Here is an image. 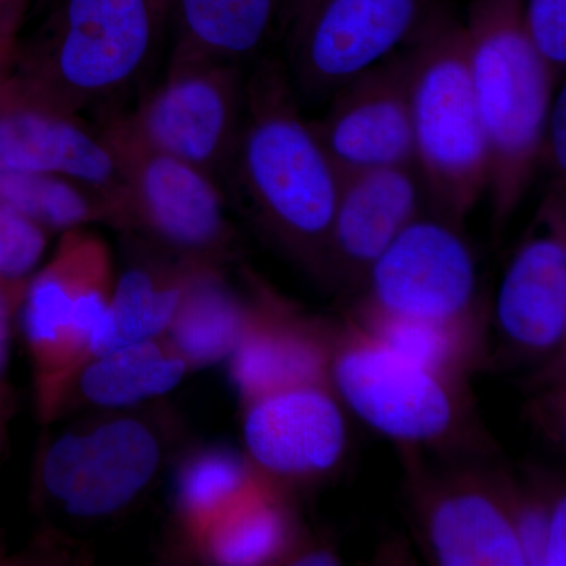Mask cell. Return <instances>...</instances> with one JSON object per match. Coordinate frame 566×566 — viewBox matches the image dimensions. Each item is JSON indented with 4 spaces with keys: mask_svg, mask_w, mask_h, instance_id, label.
<instances>
[{
    "mask_svg": "<svg viewBox=\"0 0 566 566\" xmlns=\"http://www.w3.org/2000/svg\"><path fill=\"white\" fill-rule=\"evenodd\" d=\"M296 96L282 62L256 65L245 80L243 123L226 170L264 232L323 274L342 175Z\"/></svg>",
    "mask_w": 566,
    "mask_h": 566,
    "instance_id": "obj_1",
    "label": "cell"
},
{
    "mask_svg": "<svg viewBox=\"0 0 566 566\" xmlns=\"http://www.w3.org/2000/svg\"><path fill=\"white\" fill-rule=\"evenodd\" d=\"M465 55L490 155L495 232L526 196L560 80L528 39L524 0H472L463 22Z\"/></svg>",
    "mask_w": 566,
    "mask_h": 566,
    "instance_id": "obj_2",
    "label": "cell"
},
{
    "mask_svg": "<svg viewBox=\"0 0 566 566\" xmlns=\"http://www.w3.org/2000/svg\"><path fill=\"white\" fill-rule=\"evenodd\" d=\"M416 170L436 214L458 223L490 186V155L476 109L463 21L452 11L409 48Z\"/></svg>",
    "mask_w": 566,
    "mask_h": 566,
    "instance_id": "obj_3",
    "label": "cell"
},
{
    "mask_svg": "<svg viewBox=\"0 0 566 566\" xmlns=\"http://www.w3.org/2000/svg\"><path fill=\"white\" fill-rule=\"evenodd\" d=\"M449 11L447 0H292L283 65L305 98L333 96Z\"/></svg>",
    "mask_w": 566,
    "mask_h": 566,
    "instance_id": "obj_4",
    "label": "cell"
},
{
    "mask_svg": "<svg viewBox=\"0 0 566 566\" xmlns=\"http://www.w3.org/2000/svg\"><path fill=\"white\" fill-rule=\"evenodd\" d=\"M155 43L150 0H66L55 31L33 59L24 92L77 115L128 87Z\"/></svg>",
    "mask_w": 566,
    "mask_h": 566,
    "instance_id": "obj_5",
    "label": "cell"
},
{
    "mask_svg": "<svg viewBox=\"0 0 566 566\" xmlns=\"http://www.w3.org/2000/svg\"><path fill=\"white\" fill-rule=\"evenodd\" d=\"M77 230L63 234L51 262L25 285L20 305L44 416L61 408L87 363L93 331L114 289L106 245Z\"/></svg>",
    "mask_w": 566,
    "mask_h": 566,
    "instance_id": "obj_6",
    "label": "cell"
},
{
    "mask_svg": "<svg viewBox=\"0 0 566 566\" xmlns=\"http://www.w3.org/2000/svg\"><path fill=\"white\" fill-rule=\"evenodd\" d=\"M327 382L357 419L398 444H439L461 420L457 379L409 363L360 333L333 352Z\"/></svg>",
    "mask_w": 566,
    "mask_h": 566,
    "instance_id": "obj_7",
    "label": "cell"
},
{
    "mask_svg": "<svg viewBox=\"0 0 566 566\" xmlns=\"http://www.w3.org/2000/svg\"><path fill=\"white\" fill-rule=\"evenodd\" d=\"M120 161L123 219H137L185 262H221L233 244L218 181L192 164L145 147L115 123L106 133Z\"/></svg>",
    "mask_w": 566,
    "mask_h": 566,
    "instance_id": "obj_8",
    "label": "cell"
},
{
    "mask_svg": "<svg viewBox=\"0 0 566 566\" xmlns=\"http://www.w3.org/2000/svg\"><path fill=\"white\" fill-rule=\"evenodd\" d=\"M363 285L367 311L398 318L471 323L479 270L460 226L420 214L371 264Z\"/></svg>",
    "mask_w": 566,
    "mask_h": 566,
    "instance_id": "obj_9",
    "label": "cell"
},
{
    "mask_svg": "<svg viewBox=\"0 0 566 566\" xmlns=\"http://www.w3.org/2000/svg\"><path fill=\"white\" fill-rule=\"evenodd\" d=\"M244 102L245 77L237 63H182L134 117L117 125L145 147L216 178L232 159Z\"/></svg>",
    "mask_w": 566,
    "mask_h": 566,
    "instance_id": "obj_10",
    "label": "cell"
},
{
    "mask_svg": "<svg viewBox=\"0 0 566 566\" xmlns=\"http://www.w3.org/2000/svg\"><path fill=\"white\" fill-rule=\"evenodd\" d=\"M161 463L151 428L115 417L55 439L41 458V486L71 516L114 515L132 504Z\"/></svg>",
    "mask_w": 566,
    "mask_h": 566,
    "instance_id": "obj_11",
    "label": "cell"
},
{
    "mask_svg": "<svg viewBox=\"0 0 566 566\" xmlns=\"http://www.w3.org/2000/svg\"><path fill=\"white\" fill-rule=\"evenodd\" d=\"M327 385L290 387L245 403V457L263 479L305 482L342 463L348 423Z\"/></svg>",
    "mask_w": 566,
    "mask_h": 566,
    "instance_id": "obj_12",
    "label": "cell"
},
{
    "mask_svg": "<svg viewBox=\"0 0 566 566\" xmlns=\"http://www.w3.org/2000/svg\"><path fill=\"white\" fill-rule=\"evenodd\" d=\"M312 128L340 175L416 167L409 48L338 88Z\"/></svg>",
    "mask_w": 566,
    "mask_h": 566,
    "instance_id": "obj_13",
    "label": "cell"
},
{
    "mask_svg": "<svg viewBox=\"0 0 566 566\" xmlns=\"http://www.w3.org/2000/svg\"><path fill=\"white\" fill-rule=\"evenodd\" d=\"M499 331L523 352L560 348L566 335L565 192L553 189L542 211V230L510 260L494 305Z\"/></svg>",
    "mask_w": 566,
    "mask_h": 566,
    "instance_id": "obj_14",
    "label": "cell"
},
{
    "mask_svg": "<svg viewBox=\"0 0 566 566\" xmlns=\"http://www.w3.org/2000/svg\"><path fill=\"white\" fill-rule=\"evenodd\" d=\"M0 169L50 174L106 193L123 211L120 161L111 140L22 92L0 111Z\"/></svg>",
    "mask_w": 566,
    "mask_h": 566,
    "instance_id": "obj_15",
    "label": "cell"
},
{
    "mask_svg": "<svg viewBox=\"0 0 566 566\" xmlns=\"http://www.w3.org/2000/svg\"><path fill=\"white\" fill-rule=\"evenodd\" d=\"M424 199L412 166L342 175L323 274L363 283L376 259L422 214Z\"/></svg>",
    "mask_w": 566,
    "mask_h": 566,
    "instance_id": "obj_16",
    "label": "cell"
},
{
    "mask_svg": "<svg viewBox=\"0 0 566 566\" xmlns=\"http://www.w3.org/2000/svg\"><path fill=\"white\" fill-rule=\"evenodd\" d=\"M423 528L438 565L526 566L509 497L485 485H455L433 495Z\"/></svg>",
    "mask_w": 566,
    "mask_h": 566,
    "instance_id": "obj_17",
    "label": "cell"
},
{
    "mask_svg": "<svg viewBox=\"0 0 566 566\" xmlns=\"http://www.w3.org/2000/svg\"><path fill=\"white\" fill-rule=\"evenodd\" d=\"M333 352L305 324L273 307H252L230 354L232 385L244 403L290 387L327 382Z\"/></svg>",
    "mask_w": 566,
    "mask_h": 566,
    "instance_id": "obj_18",
    "label": "cell"
},
{
    "mask_svg": "<svg viewBox=\"0 0 566 566\" xmlns=\"http://www.w3.org/2000/svg\"><path fill=\"white\" fill-rule=\"evenodd\" d=\"M251 314L218 264L185 262L180 303L163 338L189 370L210 367L229 359Z\"/></svg>",
    "mask_w": 566,
    "mask_h": 566,
    "instance_id": "obj_19",
    "label": "cell"
},
{
    "mask_svg": "<svg viewBox=\"0 0 566 566\" xmlns=\"http://www.w3.org/2000/svg\"><path fill=\"white\" fill-rule=\"evenodd\" d=\"M181 39L172 66L237 63L262 50L281 0H177Z\"/></svg>",
    "mask_w": 566,
    "mask_h": 566,
    "instance_id": "obj_20",
    "label": "cell"
},
{
    "mask_svg": "<svg viewBox=\"0 0 566 566\" xmlns=\"http://www.w3.org/2000/svg\"><path fill=\"white\" fill-rule=\"evenodd\" d=\"M193 542L218 565H266L292 551L294 524L281 497L262 479Z\"/></svg>",
    "mask_w": 566,
    "mask_h": 566,
    "instance_id": "obj_21",
    "label": "cell"
},
{
    "mask_svg": "<svg viewBox=\"0 0 566 566\" xmlns=\"http://www.w3.org/2000/svg\"><path fill=\"white\" fill-rule=\"evenodd\" d=\"M188 371L185 360L161 337L93 357L71 385H77L91 405L120 409L169 394Z\"/></svg>",
    "mask_w": 566,
    "mask_h": 566,
    "instance_id": "obj_22",
    "label": "cell"
},
{
    "mask_svg": "<svg viewBox=\"0 0 566 566\" xmlns=\"http://www.w3.org/2000/svg\"><path fill=\"white\" fill-rule=\"evenodd\" d=\"M181 290L182 266L169 274L147 268H132L123 273L93 331L87 360L161 338L180 303Z\"/></svg>",
    "mask_w": 566,
    "mask_h": 566,
    "instance_id": "obj_23",
    "label": "cell"
},
{
    "mask_svg": "<svg viewBox=\"0 0 566 566\" xmlns=\"http://www.w3.org/2000/svg\"><path fill=\"white\" fill-rule=\"evenodd\" d=\"M263 476L229 447H205L178 469L175 501L181 526L196 539L216 517L243 499Z\"/></svg>",
    "mask_w": 566,
    "mask_h": 566,
    "instance_id": "obj_24",
    "label": "cell"
},
{
    "mask_svg": "<svg viewBox=\"0 0 566 566\" xmlns=\"http://www.w3.org/2000/svg\"><path fill=\"white\" fill-rule=\"evenodd\" d=\"M0 203L63 232L98 218L120 219V208L106 193L50 174L0 169Z\"/></svg>",
    "mask_w": 566,
    "mask_h": 566,
    "instance_id": "obj_25",
    "label": "cell"
},
{
    "mask_svg": "<svg viewBox=\"0 0 566 566\" xmlns=\"http://www.w3.org/2000/svg\"><path fill=\"white\" fill-rule=\"evenodd\" d=\"M365 337L385 346L409 363L434 374L458 379L474 359L475 331L471 323H438L398 318L363 308Z\"/></svg>",
    "mask_w": 566,
    "mask_h": 566,
    "instance_id": "obj_26",
    "label": "cell"
},
{
    "mask_svg": "<svg viewBox=\"0 0 566 566\" xmlns=\"http://www.w3.org/2000/svg\"><path fill=\"white\" fill-rule=\"evenodd\" d=\"M48 248L46 229L0 203V281H24Z\"/></svg>",
    "mask_w": 566,
    "mask_h": 566,
    "instance_id": "obj_27",
    "label": "cell"
},
{
    "mask_svg": "<svg viewBox=\"0 0 566 566\" xmlns=\"http://www.w3.org/2000/svg\"><path fill=\"white\" fill-rule=\"evenodd\" d=\"M528 39L562 80L566 65V0H524Z\"/></svg>",
    "mask_w": 566,
    "mask_h": 566,
    "instance_id": "obj_28",
    "label": "cell"
},
{
    "mask_svg": "<svg viewBox=\"0 0 566 566\" xmlns=\"http://www.w3.org/2000/svg\"><path fill=\"white\" fill-rule=\"evenodd\" d=\"M510 513L521 553L526 566H543L547 524H549L553 502L536 497L512 495L509 497Z\"/></svg>",
    "mask_w": 566,
    "mask_h": 566,
    "instance_id": "obj_29",
    "label": "cell"
},
{
    "mask_svg": "<svg viewBox=\"0 0 566 566\" xmlns=\"http://www.w3.org/2000/svg\"><path fill=\"white\" fill-rule=\"evenodd\" d=\"M25 282L0 281V457L11 415L9 364L13 319L24 296Z\"/></svg>",
    "mask_w": 566,
    "mask_h": 566,
    "instance_id": "obj_30",
    "label": "cell"
},
{
    "mask_svg": "<svg viewBox=\"0 0 566 566\" xmlns=\"http://www.w3.org/2000/svg\"><path fill=\"white\" fill-rule=\"evenodd\" d=\"M545 166L553 177V189L565 192L566 182V91L565 82L558 84L547 115L543 134L539 167Z\"/></svg>",
    "mask_w": 566,
    "mask_h": 566,
    "instance_id": "obj_31",
    "label": "cell"
},
{
    "mask_svg": "<svg viewBox=\"0 0 566 566\" xmlns=\"http://www.w3.org/2000/svg\"><path fill=\"white\" fill-rule=\"evenodd\" d=\"M566 565V499L557 495L551 506L543 566Z\"/></svg>",
    "mask_w": 566,
    "mask_h": 566,
    "instance_id": "obj_32",
    "label": "cell"
},
{
    "mask_svg": "<svg viewBox=\"0 0 566 566\" xmlns=\"http://www.w3.org/2000/svg\"><path fill=\"white\" fill-rule=\"evenodd\" d=\"M293 565L303 566H333L340 564V558L335 556L327 547H307L292 557Z\"/></svg>",
    "mask_w": 566,
    "mask_h": 566,
    "instance_id": "obj_33",
    "label": "cell"
},
{
    "mask_svg": "<svg viewBox=\"0 0 566 566\" xmlns=\"http://www.w3.org/2000/svg\"><path fill=\"white\" fill-rule=\"evenodd\" d=\"M21 0H0V36L6 35L11 14L17 11Z\"/></svg>",
    "mask_w": 566,
    "mask_h": 566,
    "instance_id": "obj_34",
    "label": "cell"
},
{
    "mask_svg": "<svg viewBox=\"0 0 566 566\" xmlns=\"http://www.w3.org/2000/svg\"><path fill=\"white\" fill-rule=\"evenodd\" d=\"M292 2V0H289V3Z\"/></svg>",
    "mask_w": 566,
    "mask_h": 566,
    "instance_id": "obj_35",
    "label": "cell"
}]
</instances>
